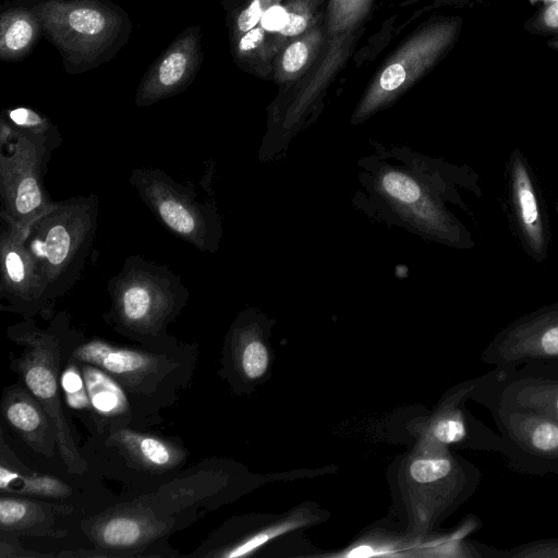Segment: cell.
<instances>
[{
    "mask_svg": "<svg viewBox=\"0 0 558 558\" xmlns=\"http://www.w3.org/2000/svg\"><path fill=\"white\" fill-rule=\"evenodd\" d=\"M37 16L69 74L112 60L132 33L129 14L110 0H19Z\"/></svg>",
    "mask_w": 558,
    "mask_h": 558,
    "instance_id": "6da1fadb",
    "label": "cell"
},
{
    "mask_svg": "<svg viewBox=\"0 0 558 558\" xmlns=\"http://www.w3.org/2000/svg\"><path fill=\"white\" fill-rule=\"evenodd\" d=\"M97 195L72 196L56 204L24 231L47 289L52 314L58 300L80 280L98 227Z\"/></svg>",
    "mask_w": 558,
    "mask_h": 558,
    "instance_id": "7a4b0ae2",
    "label": "cell"
},
{
    "mask_svg": "<svg viewBox=\"0 0 558 558\" xmlns=\"http://www.w3.org/2000/svg\"><path fill=\"white\" fill-rule=\"evenodd\" d=\"M110 308L105 319L120 333L157 341L182 312L190 291L168 266L141 255L128 256L107 283Z\"/></svg>",
    "mask_w": 558,
    "mask_h": 558,
    "instance_id": "3957f363",
    "label": "cell"
},
{
    "mask_svg": "<svg viewBox=\"0 0 558 558\" xmlns=\"http://www.w3.org/2000/svg\"><path fill=\"white\" fill-rule=\"evenodd\" d=\"M69 333L70 318L65 312L58 313L47 329L39 328L34 318L8 328L9 338L24 348L12 367L48 414L69 472L82 474L86 463L76 449L61 402L60 361L62 343Z\"/></svg>",
    "mask_w": 558,
    "mask_h": 558,
    "instance_id": "277c9868",
    "label": "cell"
},
{
    "mask_svg": "<svg viewBox=\"0 0 558 558\" xmlns=\"http://www.w3.org/2000/svg\"><path fill=\"white\" fill-rule=\"evenodd\" d=\"M129 182L156 219L201 252L218 250L221 228L215 206L197 201L194 187L157 168H134Z\"/></svg>",
    "mask_w": 558,
    "mask_h": 558,
    "instance_id": "5b68a950",
    "label": "cell"
},
{
    "mask_svg": "<svg viewBox=\"0 0 558 558\" xmlns=\"http://www.w3.org/2000/svg\"><path fill=\"white\" fill-rule=\"evenodd\" d=\"M16 133L9 154L0 149V219L26 231L56 204L44 184L53 150L44 137Z\"/></svg>",
    "mask_w": 558,
    "mask_h": 558,
    "instance_id": "8992f818",
    "label": "cell"
},
{
    "mask_svg": "<svg viewBox=\"0 0 558 558\" xmlns=\"http://www.w3.org/2000/svg\"><path fill=\"white\" fill-rule=\"evenodd\" d=\"M481 362L558 373V305L508 325L484 349Z\"/></svg>",
    "mask_w": 558,
    "mask_h": 558,
    "instance_id": "52a82bcc",
    "label": "cell"
},
{
    "mask_svg": "<svg viewBox=\"0 0 558 558\" xmlns=\"http://www.w3.org/2000/svg\"><path fill=\"white\" fill-rule=\"evenodd\" d=\"M502 438L499 452L519 472L558 474V423L529 411L487 405Z\"/></svg>",
    "mask_w": 558,
    "mask_h": 558,
    "instance_id": "ba28073f",
    "label": "cell"
},
{
    "mask_svg": "<svg viewBox=\"0 0 558 558\" xmlns=\"http://www.w3.org/2000/svg\"><path fill=\"white\" fill-rule=\"evenodd\" d=\"M0 220V310L24 319L37 314L49 318L46 284L25 244L24 231Z\"/></svg>",
    "mask_w": 558,
    "mask_h": 558,
    "instance_id": "9c48e42d",
    "label": "cell"
},
{
    "mask_svg": "<svg viewBox=\"0 0 558 558\" xmlns=\"http://www.w3.org/2000/svg\"><path fill=\"white\" fill-rule=\"evenodd\" d=\"M472 398L485 408L529 411L558 423V373L494 367L477 377Z\"/></svg>",
    "mask_w": 558,
    "mask_h": 558,
    "instance_id": "30bf717a",
    "label": "cell"
},
{
    "mask_svg": "<svg viewBox=\"0 0 558 558\" xmlns=\"http://www.w3.org/2000/svg\"><path fill=\"white\" fill-rule=\"evenodd\" d=\"M71 359L97 366L132 392L154 391L178 364L163 354L120 347L98 338L82 340Z\"/></svg>",
    "mask_w": 558,
    "mask_h": 558,
    "instance_id": "8fae6325",
    "label": "cell"
},
{
    "mask_svg": "<svg viewBox=\"0 0 558 558\" xmlns=\"http://www.w3.org/2000/svg\"><path fill=\"white\" fill-rule=\"evenodd\" d=\"M202 27L185 28L155 60L138 84L134 102L148 107L185 90L203 62Z\"/></svg>",
    "mask_w": 558,
    "mask_h": 558,
    "instance_id": "7c38bea8",
    "label": "cell"
},
{
    "mask_svg": "<svg viewBox=\"0 0 558 558\" xmlns=\"http://www.w3.org/2000/svg\"><path fill=\"white\" fill-rule=\"evenodd\" d=\"M1 409L8 424L27 445L41 454H51L57 445L53 426L41 404L27 389H7Z\"/></svg>",
    "mask_w": 558,
    "mask_h": 558,
    "instance_id": "4fadbf2b",
    "label": "cell"
},
{
    "mask_svg": "<svg viewBox=\"0 0 558 558\" xmlns=\"http://www.w3.org/2000/svg\"><path fill=\"white\" fill-rule=\"evenodd\" d=\"M110 439L132 461L151 472H166L180 465L185 451L178 445L126 427H113Z\"/></svg>",
    "mask_w": 558,
    "mask_h": 558,
    "instance_id": "5bb4252c",
    "label": "cell"
},
{
    "mask_svg": "<svg viewBox=\"0 0 558 558\" xmlns=\"http://www.w3.org/2000/svg\"><path fill=\"white\" fill-rule=\"evenodd\" d=\"M35 13L19 0L5 2L0 12V59L19 62L26 58L41 35Z\"/></svg>",
    "mask_w": 558,
    "mask_h": 558,
    "instance_id": "9a60e30c",
    "label": "cell"
},
{
    "mask_svg": "<svg viewBox=\"0 0 558 558\" xmlns=\"http://www.w3.org/2000/svg\"><path fill=\"white\" fill-rule=\"evenodd\" d=\"M157 530L146 515L121 511L98 519L92 529V537L105 549L129 550L146 543Z\"/></svg>",
    "mask_w": 558,
    "mask_h": 558,
    "instance_id": "2e32d148",
    "label": "cell"
},
{
    "mask_svg": "<svg viewBox=\"0 0 558 558\" xmlns=\"http://www.w3.org/2000/svg\"><path fill=\"white\" fill-rule=\"evenodd\" d=\"M82 364V374L92 409L106 418H119L130 408L124 387L111 375L92 364Z\"/></svg>",
    "mask_w": 558,
    "mask_h": 558,
    "instance_id": "e0dca14e",
    "label": "cell"
},
{
    "mask_svg": "<svg viewBox=\"0 0 558 558\" xmlns=\"http://www.w3.org/2000/svg\"><path fill=\"white\" fill-rule=\"evenodd\" d=\"M0 488L2 494L38 498H66L72 493L71 487L56 476L21 473L3 462L0 466Z\"/></svg>",
    "mask_w": 558,
    "mask_h": 558,
    "instance_id": "ac0fdd59",
    "label": "cell"
},
{
    "mask_svg": "<svg viewBox=\"0 0 558 558\" xmlns=\"http://www.w3.org/2000/svg\"><path fill=\"white\" fill-rule=\"evenodd\" d=\"M38 502L2 495L0 527L2 532L28 531L47 519V510Z\"/></svg>",
    "mask_w": 558,
    "mask_h": 558,
    "instance_id": "d6986e66",
    "label": "cell"
},
{
    "mask_svg": "<svg viewBox=\"0 0 558 558\" xmlns=\"http://www.w3.org/2000/svg\"><path fill=\"white\" fill-rule=\"evenodd\" d=\"M9 122L21 132L44 137L54 150L62 143V136L52 121L45 114L29 107H14L2 112Z\"/></svg>",
    "mask_w": 558,
    "mask_h": 558,
    "instance_id": "ffe728a7",
    "label": "cell"
},
{
    "mask_svg": "<svg viewBox=\"0 0 558 558\" xmlns=\"http://www.w3.org/2000/svg\"><path fill=\"white\" fill-rule=\"evenodd\" d=\"M476 549L482 557L492 558H558V538L532 541L510 549L476 543Z\"/></svg>",
    "mask_w": 558,
    "mask_h": 558,
    "instance_id": "44dd1931",
    "label": "cell"
},
{
    "mask_svg": "<svg viewBox=\"0 0 558 558\" xmlns=\"http://www.w3.org/2000/svg\"><path fill=\"white\" fill-rule=\"evenodd\" d=\"M515 192L521 219L530 235L535 238L538 235L539 229L538 209L533 189L524 169L517 171Z\"/></svg>",
    "mask_w": 558,
    "mask_h": 558,
    "instance_id": "7402d4cb",
    "label": "cell"
},
{
    "mask_svg": "<svg viewBox=\"0 0 558 558\" xmlns=\"http://www.w3.org/2000/svg\"><path fill=\"white\" fill-rule=\"evenodd\" d=\"M383 187L390 196L404 204L415 203L421 197L418 184L400 172H388L383 178Z\"/></svg>",
    "mask_w": 558,
    "mask_h": 558,
    "instance_id": "603a6c76",
    "label": "cell"
},
{
    "mask_svg": "<svg viewBox=\"0 0 558 558\" xmlns=\"http://www.w3.org/2000/svg\"><path fill=\"white\" fill-rule=\"evenodd\" d=\"M452 472V461L448 458L424 459L413 462L410 474L418 483H433L448 477Z\"/></svg>",
    "mask_w": 558,
    "mask_h": 558,
    "instance_id": "cb8c5ba5",
    "label": "cell"
},
{
    "mask_svg": "<svg viewBox=\"0 0 558 558\" xmlns=\"http://www.w3.org/2000/svg\"><path fill=\"white\" fill-rule=\"evenodd\" d=\"M268 365V353L265 345L252 340L247 342L241 352V366L246 377L254 379L262 376Z\"/></svg>",
    "mask_w": 558,
    "mask_h": 558,
    "instance_id": "d4e9b609",
    "label": "cell"
},
{
    "mask_svg": "<svg viewBox=\"0 0 558 558\" xmlns=\"http://www.w3.org/2000/svg\"><path fill=\"white\" fill-rule=\"evenodd\" d=\"M60 385L64 396L77 393L85 389V381L82 372L75 364L68 365L60 373Z\"/></svg>",
    "mask_w": 558,
    "mask_h": 558,
    "instance_id": "484cf974",
    "label": "cell"
},
{
    "mask_svg": "<svg viewBox=\"0 0 558 558\" xmlns=\"http://www.w3.org/2000/svg\"><path fill=\"white\" fill-rule=\"evenodd\" d=\"M308 50L301 43H294L286 50L282 59V66L287 72H295L300 70L307 60Z\"/></svg>",
    "mask_w": 558,
    "mask_h": 558,
    "instance_id": "4316f807",
    "label": "cell"
},
{
    "mask_svg": "<svg viewBox=\"0 0 558 558\" xmlns=\"http://www.w3.org/2000/svg\"><path fill=\"white\" fill-rule=\"evenodd\" d=\"M263 15L259 0H253L236 16V27L240 33H246L254 28Z\"/></svg>",
    "mask_w": 558,
    "mask_h": 558,
    "instance_id": "83f0119b",
    "label": "cell"
},
{
    "mask_svg": "<svg viewBox=\"0 0 558 558\" xmlns=\"http://www.w3.org/2000/svg\"><path fill=\"white\" fill-rule=\"evenodd\" d=\"M289 14L279 5H274L267 9L262 17L260 23L263 28L269 32L281 31L288 22Z\"/></svg>",
    "mask_w": 558,
    "mask_h": 558,
    "instance_id": "f1b7e54d",
    "label": "cell"
},
{
    "mask_svg": "<svg viewBox=\"0 0 558 558\" xmlns=\"http://www.w3.org/2000/svg\"><path fill=\"white\" fill-rule=\"evenodd\" d=\"M405 80V70L399 63L389 65L380 76V86L386 90L398 88Z\"/></svg>",
    "mask_w": 558,
    "mask_h": 558,
    "instance_id": "f546056e",
    "label": "cell"
},
{
    "mask_svg": "<svg viewBox=\"0 0 558 558\" xmlns=\"http://www.w3.org/2000/svg\"><path fill=\"white\" fill-rule=\"evenodd\" d=\"M264 39V32L259 27H254L244 33L238 43V50L241 53L256 49Z\"/></svg>",
    "mask_w": 558,
    "mask_h": 558,
    "instance_id": "4dcf8cb0",
    "label": "cell"
},
{
    "mask_svg": "<svg viewBox=\"0 0 558 558\" xmlns=\"http://www.w3.org/2000/svg\"><path fill=\"white\" fill-rule=\"evenodd\" d=\"M306 27V20L298 14H289L284 27L279 31L282 35L294 36L302 33Z\"/></svg>",
    "mask_w": 558,
    "mask_h": 558,
    "instance_id": "1f68e13d",
    "label": "cell"
},
{
    "mask_svg": "<svg viewBox=\"0 0 558 558\" xmlns=\"http://www.w3.org/2000/svg\"><path fill=\"white\" fill-rule=\"evenodd\" d=\"M544 23L550 28H558V1H555L544 12Z\"/></svg>",
    "mask_w": 558,
    "mask_h": 558,
    "instance_id": "d6a6232c",
    "label": "cell"
},
{
    "mask_svg": "<svg viewBox=\"0 0 558 558\" xmlns=\"http://www.w3.org/2000/svg\"><path fill=\"white\" fill-rule=\"evenodd\" d=\"M553 1H558V0H553Z\"/></svg>",
    "mask_w": 558,
    "mask_h": 558,
    "instance_id": "836d02e7",
    "label": "cell"
}]
</instances>
